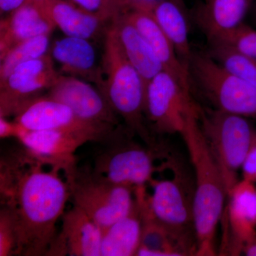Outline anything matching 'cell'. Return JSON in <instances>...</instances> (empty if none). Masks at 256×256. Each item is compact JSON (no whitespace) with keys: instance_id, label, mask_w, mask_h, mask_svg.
Listing matches in <instances>:
<instances>
[{"instance_id":"1","label":"cell","mask_w":256,"mask_h":256,"mask_svg":"<svg viewBox=\"0 0 256 256\" xmlns=\"http://www.w3.org/2000/svg\"><path fill=\"white\" fill-rule=\"evenodd\" d=\"M46 166L22 146L1 156V206L9 208L16 222L18 256H48L69 201L60 170Z\"/></svg>"},{"instance_id":"2","label":"cell","mask_w":256,"mask_h":256,"mask_svg":"<svg viewBox=\"0 0 256 256\" xmlns=\"http://www.w3.org/2000/svg\"><path fill=\"white\" fill-rule=\"evenodd\" d=\"M200 109L188 114L181 134L194 171V218L196 256L216 255L215 238L227 197L225 184L216 162L202 132Z\"/></svg>"},{"instance_id":"3","label":"cell","mask_w":256,"mask_h":256,"mask_svg":"<svg viewBox=\"0 0 256 256\" xmlns=\"http://www.w3.org/2000/svg\"><path fill=\"white\" fill-rule=\"evenodd\" d=\"M102 66L106 79L100 90L109 105L130 132L146 146L158 148L144 124L146 84L124 54L112 23L106 30Z\"/></svg>"},{"instance_id":"4","label":"cell","mask_w":256,"mask_h":256,"mask_svg":"<svg viewBox=\"0 0 256 256\" xmlns=\"http://www.w3.org/2000/svg\"><path fill=\"white\" fill-rule=\"evenodd\" d=\"M64 174L69 201L84 210L102 233L132 210L134 188L111 182L92 168L77 164Z\"/></svg>"},{"instance_id":"5","label":"cell","mask_w":256,"mask_h":256,"mask_svg":"<svg viewBox=\"0 0 256 256\" xmlns=\"http://www.w3.org/2000/svg\"><path fill=\"white\" fill-rule=\"evenodd\" d=\"M198 121L218 164L226 194L238 182V171L250 149L256 130L247 118L218 110H200Z\"/></svg>"},{"instance_id":"6","label":"cell","mask_w":256,"mask_h":256,"mask_svg":"<svg viewBox=\"0 0 256 256\" xmlns=\"http://www.w3.org/2000/svg\"><path fill=\"white\" fill-rule=\"evenodd\" d=\"M168 162L166 166L174 173L172 178L152 180V194L149 196L144 192V206L158 223L197 250L194 218V180L191 181L174 160Z\"/></svg>"},{"instance_id":"7","label":"cell","mask_w":256,"mask_h":256,"mask_svg":"<svg viewBox=\"0 0 256 256\" xmlns=\"http://www.w3.org/2000/svg\"><path fill=\"white\" fill-rule=\"evenodd\" d=\"M133 136L128 130H118L109 140L101 144L92 170L111 182L136 190L153 180L158 170L154 160L159 154L156 152L160 150L140 146L132 140Z\"/></svg>"},{"instance_id":"8","label":"cell","mask_w":256,"mask_h":256,"mask_svg":"<svg viewBox=\"0 0 256 256\" xmlns=\"http://www.w3.org/2000/svg\"><path fill=\"white\" fill-rule=\"evenodd\" d=\"M188 70L215 110L256 118V88L230 73L208 54H192Z\"/></svg>"},{"instance_id":"9","label":"cell","mask_w":256,"mask_h":256,"mask_svg":"<svg viewBox=\"0 0 256 256\" xmlns=\"http://www.w3.org/2000/svg\"><path fill=\"white\" fill-rule=\"evenodd\" d=\"M14 117V121L26 130L66 131L100 144L109 140L118 129L84 120L68 106L48 96L28 101Z\"/></svg>"},{"instance_id":"10","label":"cell","mask_w":256,"mask_h":256,"mask_svg":"<svg viewBox=\"0 0 256 256\" xmlns=\"http://www.w3.org/2000/svg\"><path fill=\"white\" fill-rule=\"evenodd\" d=\"M196 108L190 89L166 70L146 85L144 114L160 134H180L188 114Z\"/></svg>"},{"instance_id":"11","label":"cell","mask_w":256,"mask_h":256,"mask_svg":"<svg viewBox=\"0 0 256 256\" xmlns=\"http://www.w3.org/2000/svg\"><path fill=\"white\" fill-rule=\"evenodd\" d=\"M60 74L50 55L20 64L0 84V117L14 116L25 104L50 89Z\"/></svg>"},{"instance_id":"12","label":"cell","mask_w":256,"mask_h":256,"mask_svg":"<svg viewBox=\"0 0 256 256\" xmlns=\"http://www.w3.org/2000/svg\"><path fill=\"white\" fill-rule=\"evenodd\" d=\"M226 212L223 213L224 233L222 255L238 256L244 244L256 235V186L242 180L229 192Z\"/></svg>"},{"instance_id":"13","label":"cell","mask_w":256,"mask_h":256,"mask_svg":"<svg viewBox=\"0 0 256 256\" xmlns=\"http://www.w3.org/2000/svg\"><path fill=\"white\" fill-rule=\"evenodd\" d=\"M47 96L68 106L84 120L110 127L118 126L117 114L104 94L82 79L60 74Z\"/></svg>"},{"instance_id":"14","label":"cell","mask_w":256,"mask_h":256,"mask_svg":"<svg viewBox=\"0 0 256 256\" xmlns=\"http://www.w3.org/2000/svg\"><path fill=\"white\" fill-rule=\"evenodd\" d=\"M18 140L21 146L37 160L64 172L77 164L75 156L77 150L89 142L78 134L54 130H24Z\"/></svg>"},{"instance_id":"15","label":"cell","mask_w":256,"mask_h":256,"mask_svg":"<svg viewBox=\"0 0 256 256\" xmlns=\"http://www.w3.org/2000/svg\"><path fill=\"white\" fill-rule=\"evenodd\" d=\"M60 218L62 229L48 256H100L102 230L84 210L73 206Z\"/></svg>"},{"instance_id":"16","label":"cell","mask_w":256,"mask_h":256,"mask_svg":"<svg viewBox=\"0 0 256 256\" xmlns=\"http://www.w3.org/2000/svg\"><path fill=\"white\" fill-rule=\"evenodd\" d=\"M124 14L149 44L162 64L164 70L172 74L184 86L190 90L191 77L188 66L178 56L174 46L156 22L150 8H133Z\"/></svg>"},{"instance_id":"17","label":"cell","mask_w":256,"mask_h":256,"mask_svg":"<svg viewBox=\"0 0 256 256\" xmlns=\"http://www.w3.org/2000/svg\"><path fill=\"white\" fill-rule=\"evenodd\" d=\"M50 56L60 64L64 75L94 82L100 90L104 80L98 68L95 48L89 40L66 36L54 44Z\"/></svg>"},{"instance_id":"18","label":"cell","mask_w":256,"mask_h":256,"mask_svg":"<svg viewBox=\"0 0 256 256\" xmlns=\"http://www.w3.org/2000/svg\"><path fill=\"white\" fill-rule=\"evenodd\" d=\"M252 2V0H205L196 18L210 43L242 26Z\"/></svg>"},{"instance_id":"19","label":"cell","mask_w":256,"mask_h":256,"mask_svg":"<svg viewBox=\"0 0 256 256\" xmlns=\"http://www.w3.org/2000/svg\"><path fill=\"white\" fill-rule=\"evenodd\" d=\"M144 190L146 188L134 190V196L140 205L142 216V236L136 256H196V248L178 238L150 214L143 202Z\"/></svg>"},{"instance_id":"20","label":"cell","mask_w":256,"mask_h":256,"mask_svg":"<svg viewBox=\"0 0 256 256\" xmlns=\"http://www.w3.org/2000/svg\"><path fill=\"white\" fill-rule=\"evenodd\" d=\"M35 6L67 36L92 40L98 34L105 23L69 0H45Z\"/></svg>"},{"instance_id":"21","label":"cell","mask_w":256,"mask_h":256,"mask_svg":"<svg viewBox=\"0 0 256 256\" xmlns=\"http://www.w3.org/2000/svg\"><path fill=\"white\" fill-rule=\"evenodd\" d=\"M55 28L35 5L24 4L2 18L0 57L12 47L34 37L50 34Z\"/></svg>"},{"instance_id":"22","label":"cell","mask_w":256,"mask_h":256,"mask_svg":"<svg viewBox=\"0 0 256 256\" xmlns=\"http://www.w3.org/2000/svg\"><path fill=\"white\" fill-rule=\"evenodd\" d=\"M124 54L137 70L146 88L164 67L149 44L124 14L112 22Z\"/></svg>"},{"instance_id":"23","label":"cell","mask_w":256,"mask_h":256,"mask_svg":"<svg viewBox=\"0 0 256 256\" xmlns=\"http://www.w3.org/2000/svg\"><path fill=\"white\" fill-rule=\"evenodd\" d=\"M142 216L136 196L132 210L102 233L100 256H136L141 242Z\"/></svg>"},{"instance_id":"24","label":"cell","mask_w":256,"mask_h":256,"mask_svg":"<svg viewBox=\"0 0 256 256\" xmlns=\"http://www.w3.org/2000/svg\"><path fill=\"white\" fill-rule=\"evenodd\" d=\"M150 10L178 56L188 68L193 53L188 38V20L182 8L175 0H152Z\"/></svg>"},{"instance_id":"25","label":"cell","mask_w":256,"mask_h":256,"mask_svg":"<svg viewBox=\"0 0 256 256\" xmlns=\"http://www.w3.org/2000/svg\"><path fill=\"white\" fill-rule=\"evenodd\" d=\"M50 36L41 35L22 42L0 57V84L4 82L20 64L46 55L50 48Z\"/></svg>"},{"instance_id":"26","label":"cell","mask_w":256,"mask_h":256,"mask_svg":"<svg viewBox=\"0 0 256 256\" xmlns=\"http://www.w3.org/2000/svg\"><path fill=\"white\" fill-rule=\"evenodd\" d=\"M208 54L230 73L256 88V60L222 44H210Z\"/></svg>"},{"instance_id":"27","label":"cell","mask_w":256,"mask_h":256,"mask_svg":"<svg viewBox=\"0 0 256 256\" xmlns=\"http://www.w3.org/2000/svg\"><path fill=\"white\" fill-rule=\"evenodd\" d=\"M18 234L14 216L9 208L0 210V256H18Z\"/></svg>"},{"instance_id":"28","label":"cell","mask_w":256,"mask_h":256,"mask_svg":"<svg viewBox=\"0 0 256 256\" xmlns=\"http://www.w3.org/2000/svg\"><path fill=\"white\" fill-rule=\"evenodd\" d=\"M222 44L256 60V30L242 24L223 38L210 44Z\"/></svg>"},{"instance_id":"29","label":"cell","mask_w":256,"mask_h":256,"mask_svg":"<svg viewBox=\"0 0 256 256\" xmlns=\"http://www.w3.org/2000/svg\"><path fill=\"white\" fill-rule=\"evenodd\" d=\"M80 9L95 15L102 21L114 22L126 12L116 0H69Z\"/></svg>"},{"instance_id":"30","label":"cell","mask_w":256,"mask_h":256,"mask_svg":"<svg viewBox=\"0 0 256 256\" xmlns=\"http://www.w3.org/2000/svg\"><path fill=\"white\" fill-rule=\"evenodd\" d=\"M242 180L256 183V134L242 166Z\"/></svg>"},{"instance_id":"31","label":"cell","mask_w":256,"mask_h":256,"mask_svg":"<svg viewBox=\"0 0 256 256\" xmlns=\"http://www.w3.org/2000/svg\"><path fill=\"white\" fill-rule=\"evenodd\" d=\"M24 128L20 126L15 121L10 122L6 118L0 117V138H15L18 139Z\"/></svg>"},{"instance_id":"32","label":"cell","mask_w":256,"mask_h":256,"mask_svg":"<svg viewBox=\"0 0 256 256\" xmlns=\"http://www.w3.org/2000/svg\"><path fill=\"white\" fill-rule=\"evenodd\" d=\"M26 0H0L1 14L12 13L26 2Z\"/></svg>"},{"instance_id":"33","label":"cell","mask_w":256,"mask_h":256,"mask_svg":"<svg viewBox=\"0 0 256 256\" xmlns=\"http://www.w3.org/2000/svg\"><path fill=\"white\" fill-rule=\"evenodd\" d=\"M126 12L133 8H146L150 0H116Z\"/></svg>"},{"instance_id":"34","label":"cell","mask_w":256,"mask_h":256,"mask_svg":"<svg viewBox=\"0 0 256 256\" xmlns=\"http://www.w3.org/2000/svg\"><path fill=\"white\" fill-rule=\"evenodd\" d=\"M242 252L247 256H256V235L244 244Z\"/></svg>"},{"instance_id":"35","label":"cell","mask_w":256,"mask_h":256,"mask_svg":"<svg viewBox=\"0 0 256 256\" xmlns=\"http://www.w3.org/2000/svg\"><path fill=\"white\" fill-rule=\"evenodd\" d=\"M45 1V0H26V2L24 4H31L36 5L40 4L42 2Z\"/></svg>"},{"instance_id":"36","label":"cell","mask_w":256,"mask_h":256,"mask_svg":"<svg viewBox=\"0 0 256 256\" xmlns=\"http://www.w3.org/2000/svg\"></svg>"}]
</instances>
